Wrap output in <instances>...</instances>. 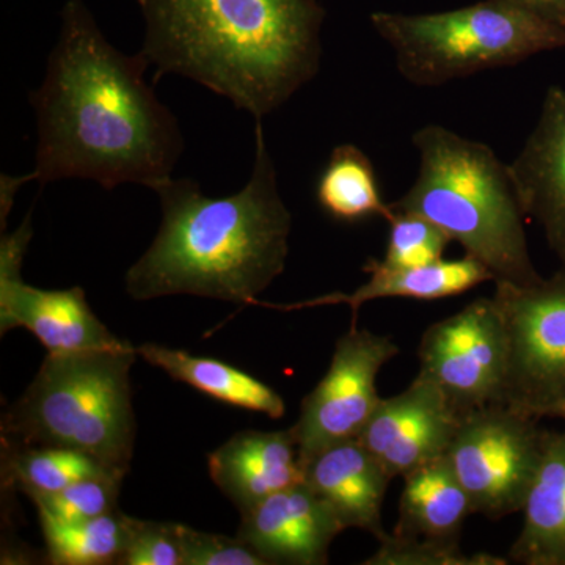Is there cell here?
<instances>
[{
    "label": "cell",
    "mask_w": 565,
    "mask_h": 565,
    "mask_svg": "<svg viewBox=\"0 0 565 565\" xmlns=\"http://www.w3.org/2000/svg\"><path fill=\"white\" fill-rule=\"evenodd\" d=\"M150 62L111 46L82 0H68L46 76L31 95L39 122L28 181L90 180L154 191L184 150L178 120L145 81Z\"/></svg>",
    "instance_id": "cell-1"
},
{
    "label": "cell",
    "mask_w": 565,
    "mask_h": 565,
    "mask_svg": "<svg viewBox=\"0 0 565 565\" xmlns=\"http://www.w3.org/2000/svg\"><path fill=\"white\" fill-rule=\"evenodd\" d=\"M140 54L256 120L280 109L321 68L326 10L318 0H137Z\"/></svg>",
    "instance_id": "cell-2"
},
{
    "label": "cell",
    "mask_w": 565,
    "mask_h": 565,
    "mask_svg": "<svg viewBox=\"0 0 565 565\" xmlns=\"http://www.w3.org/2000/svg\"><path fill=\"white\" fill-rule=\"evenodd\" d=\"M154 192L161 228L126 274L132 299L188 294L250 305L285 270L292 215L278 192L262 120H256L255 163L243 191L211 199L195 181L170 178Z\"/></svg>",
    "instance_id": "cell-3"
},
{
    "label": "cell",
    "mask_w": 565,
    "mask_h": 565,
    "mask_svg": "<svg viewBox=\"0 0 565 565\" xmlns=\"http://www.w3.org/2000/svg\"><path fill=\"white\" fill-rule=\"evenodd\" d=\"M412 141L419 154L418 177L390 206L444 230L465 255L484 264L494 282L527 286L541 280L509 166L481 141L438 125L424 126Z\"/></svg>",
    "instance_id": "cell-4"
},
{
    "label": "cell",
    "mask_w": 565,
    "mask_h": 565,
    "mask_svg": "<svg viewBox=\"0 0 565 565\" xmlns=\"http://www.w3.org/2000/svg\"><path fill=\"white\" fill-rule=\"evenodd\" d=\"M137 348L47 353L2 418V446H55L90 456L125 478L131 468V367Z\"/></svg>",
    "instance_id": "cell-5"
},
{
    "label": "cell",
    "mask_w": 565,
    "mask_h": 565,
    "mask_svg": "<svg viewBox=\"0 0 565 565\" xmlns=\"http://www.w3.org/2000/svg\"><path fill=\"white\" fill-rule=\"evenodd\" d=\"M405 79L437 87L505 68L541 52L565 50V31L508 0H481L441 13L371 14Z\"/></svg>",
    "instance_id": "cell-6"
},
{
    "label": "cell",
    "mask_w": 565,
    "mask_h": 565,
    "mask_svg": "<svg viewBox=\"0 0 565 565\" xmlns=\"http://www.w3.org/2000/svg\"><path fill=\"white\" fill-rule=\"evenodd\" d=\"M539 422L508 404L462 415L446 456L475 514L501 520L522 511L550 433Z\"/></svg>",
    "instance_id": "cell-7"
},
{
    "label": "cell",
    "mask_w": 565,
    "mask_h": 565,
    "mask_svg": "<svg viewBox=\"0 0 565 565\" xmlns=\"http://www.w3.org/2000/svg\"><path fill=\"white\" fill-rule=\"evenodd\" d=\"M508 338L504 404L544 419L565 399V267L527 286L494 282Z\"/></svg>",
    "instance_id": "cell-8"
},
{
    "label": "cell",
    "mask_w": 565,
    "mask_h": 565,
    "mask_svg": "<svg viewBox=\"0 0 565 565\" xmlns=\"http://www.w3.org/2000/svg\"><path fill=\"white\" fill-rule=\"evenodd\" d=\"M419 373L460 415L504 404L508 338L492 297H481L433 323L418 349Z\"/></svg>",
    "instance_id": "cell-9"
},
{
    "label": "cell",
    "mask_w": 565,
    "mask_h": 565,
    "mask_svg": "<svg viewBox=\"0 0 565 565\" xmlns=\"http://www.w3.org/2000/svg\"><path fill=\"white\" fill-rule=\"evenodd\" d=\"M399 352L392 338L356 326L338 340L329 371L289 427L303 467L322 449L359 438L382 401L377 375Z\"/></svg>",
    "instance_id": "cell-10"
},
{
    "label": "cell",
    "mask_w": 565,
    "mask_h": 565,
    "mask_svg": "<svg viewBox=\"0 0 565 565\" xmlns=\"http://www.w3.org/2000/svg\"><path fill=\"white\" fill-rule=\"evenodd\" d=\"M32 239L31 221L2 237L0 245V333L28 329L47 353L120 348L126 341L115 337L93 313L82 288L47 291L25 285L21 264Z\"/></svg>",
    "instance_id": "cell-11"
},
{
    "label": "cell",
    "mask_w": 565,
    "mask_h": 565,
    "mask_svg": "<svg viewBox=\"0 0 565 565\" xmlns=\"http://www.w3.org/2000/svg\"><path fill=\"white\" fill-rule=\"evenodd\" d=\"M460 418L440 388L416 375L404 392L382 397L359 440L390 478H404L446 456Z\"/></svg>",
    "instance_id": "cell-12"
},
{
    "label": "cell",
    "mask_w": 565,
    "mask_h": 565,
    "mask_svg": "<svg viewBox=\"0 0 565 565\" xmlns=\"http://www.w3.org/2000/svg\"><path fill=\"white\" fill-rule=\"evenodd\" d=\"M343 531L332 509L303 481L243 512L237 537L267 565H322Z\"/></svg>",
    "instance_id": "cell-13"
},
{
    "label": "cell",
    "mask_w": 565,
    "mask_h": 565,
    "mask_svg": "<svg viewBox=\"0 0 565 565\" xmlns=\"http://www.w3.org/2000/svg\"><path fill=\"white\" fill-rule=\"evenodd\" d=\"M526 217L544 230L565 267V90L550 87L525 147L509 166Z\"/></svg>",
    "instance_id": "cell-14"
},
{
    "label": "cell",
    "mask_w": 565,
    "mask_h": 565,
    "mask_svg": "<svg viewBox=\"0 0 565 565\" xmlns=\"http://www.w3.org/2000/svg\"><path fill=\"white\" fill-rule=\"evenodd\" d=\"M303 481L326 501L344 530L356 527L377 541L386 531L382 508L393 481L359 438L322 449L305 463Z\"/></svg>",
    "instance_id": "cell-15"
},
{
    "label": "cell",
    "mask_w": 565,
    "mask_h": 565,
    "mask_svg": "<svg viewBox=\"0 0 565 565\" xmlns=\"http://www.w3.org/2000/svg\"><path fill=\"white\" fill-rule=\"evenodd\" d=\"M215 486L241 514L270 494L303 482V465L291 430L233 435L207 459Z\"/></svg>",
    "instance_id": "cell-16"
},
{
    "label": "cell",
    "mask_w": 565,
    "mask_h": 565,
    "mask_svg": "<svg viewBox=\"0 0 565 565\" xmlns=\"http://www.w3.org/2000/svg\"><path fill=\"white\" fill-rule=\"evenodd\" d=\"M370 280L351 294L332 292L303 302L277 305L252 300L255 307L274 308L281 311L305 310V308L327 307V305H348L352 310V326H356V316L362 305L379 299L440 300L460 296L486 281H493L489 269L465 255L452 262H441L422 267H394L382 259H373L364 266Z\"/></svg>",
    "instance_id": "cell-17"
},
{
    "label": "cell",
    "mask_w": 565,
    "mask_h": 565,
    "mask_svg": "<svg viewBox=\"0 0 565 565\" xmlns=\"http://www.w3.org/2000/svg\"><path fill=\"white\" fill-rule=\"evenodd\" d=\"M473 503L448 456L438 457L404 476L399 516L394 534L430 541L460 542Z\"/></svg>",
    "instance_id": "cell-18"
},
{
    "label": "cell",
    "mask_w": 565,
    "mask_h": 565,
    "mask_svg": "<svg viewBox=\"0 0 565 565\" xmlns=\"http://www.w3.org/2000/svg\"><path fill=\"white\" fill-rule=\"evenodd\" d=\"M522 512L525 520L511 559L525 565H565V430L548 433Z\"/></svg>",
    "instance_id": "cell-19"
},
{
    "label": "cell",
    "mask_w": 565,
    "mask_h": 565,
    "mask_svg": "<svg viewBox=\"0 0 565 565\" xmlns=\"http://www.w3.org/2000/svg\"><path fill=\"white\" fill-rule=\"evenodd\" d=\"M137 353L145 362L161 367L174 381L191 385L222 403L259 412L270 418H281L286 414L280 394L230 364L156 344H141Z\"/></svg>",
    "instance_id": "cell-20"
},
{
    "label": "cell",
    "mask_w": 565,
    "mask_h": 565,
    "mask_svg": "<svg viewBox=\"0 0 565 565\" xmlns=\"http://www.w3.org/2000/svg\"><path fill=\"white\" fill-rule=\"evenodd\" d=\"M316 199L322 211L338 222L373 217L388 221L392 215V206L382 199L373 162L351 143L340 145L330 154L316 184Z\"/></svg>",
    "instance_id": "cell-21"
},
{
    "label": "cell",
    "mask_w": 565,
    "mask_h": 565,
    "mask_svg": "<svg viewBox=\"0 0 565 565\" xmlns=\"http://www.w3.org/2000/svg\"><path fill=\"white\" fill-rule=\"evenodd\" d=\"M136 525L120 509L74 525L41 520L47 559L57 565L120 564Z\"/></svg>",
    "instance_id": "cell-22"
},
{
    "label": "cell",
    "mask_w": 565,
    "mask_h": 565,
    "mask_svg": "<svg viewBox=\"0 0 565 565\" xmlns=\"http://www.w3.org/2000/svg\"><path fill=\"white\" fill-rule=\"evenodd\" d=\"M114 475L84 452L55 446H2V476L31 500L92 476ZM121 478V476H120Z\"/></svg>",
    "instance_id": "cell-23"
},
{
    "label": "cell",
    "mask_w": 565,
    "mask_h": 565,
    "mask_svg": "<svg viewBox=\"0 0 565 565\" xmlns=\"http://www.w3.org/2000/svg\"><path fill=\"white\" fill-rule=\"evenodd\" d=\"M121 482L120 476H92L32 501L39 508L40 520L74 525L118 509Z\"/></svg>",
    "instance_id": "cell-24"
},
{
    "label": "cell",
    "mask_w": 565,
    "mask_h": 565,
    "mask_svg": "<svg viewBox=\"0 0 565 565\" xmlns=\"http://www.w3.org/2000/svg\"><path fill=\"white\" fill-rule=\"evenodd\" d=\"M508 559L490 553L468 555L460 542L430 541L411 535L385 534L377 552L363 565H505Z\"/></svg>",
    "instance_id": "cell-25"
},
{
    "label": "cell",
    "mask_w": 565,
    "mask_h": 565,
    "mask_svg": "<svg viewBox=\"0 0 565 565\" xmlns=\"http://www.w3.org/2000/svg\"><path fill=\"white\" fill-rule=\"evenodd\" d=\"M386 222L390 225V236L382 262L388 266H429L441 262L446 248L452 243L444 230L411 212L392 207V215Z\"/></svg>",
    "instance_id": "cell-26"
},
{
    "label": "cell",
    "mask_w": 565,
    "mask_h": 565,
    "mask_svg": "<svg viewBox=\"0 0 565 565\" xmlns=\"http://www.w3.org/2000/svg\"><path fill=\"white\" fill-rule=\"evenodd\" d=\"M120 565H184L182 525L137 520Z\"/></svg>",
    "instance_id": "cell-27"
},
{
    "label": "cell",
    "mask_w": 565,
    "mask_h": 565,
    "mask_svg": "<svg viewBox=\"0 0 565 565\" xmlns=\"http://www.w3.org/2000/svg\"><path fill=\"white\" fill-rule=\"evenodd\" d=\"M184 565H267L239 537L202 533L182 525Z\"/></svg>",
    "instance_id": "cell-28"
},
{
    "label": "cell",
    "mask_w": 565,
    "mask_h": 565,
    "mask_svg": "<svg viewBox=\"0 0 565 565\" xmlns=\"http://www.w3.org/2000/svg\"><path fill=\"white\" fill-rule=\"evenodd\" d=\"M565 31V0H508Z\"/></svg>",
    "instance_id": "cell-29"
},
{
    "label": "cell",
    "mask_w": 565,
    "mask_h": 565,
    "mask_svg": "<svg viewBox=\"0 0 565 565\" xmlns=\"http://www.w3.org/2000/svg\"><path fill=\"white\" fill-rule=\"evenodd\" d=\"M546 418H561L564 419L565 422V399L561 401V403L557 404L556 407H553L552 412H550Z\"/></svg>",
    "instance_id": "cell-30"
}]
</instances>
